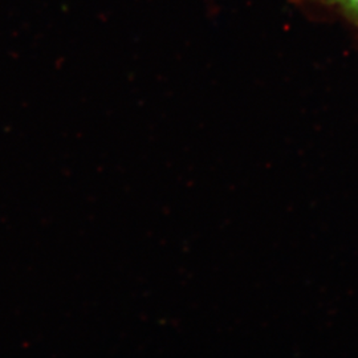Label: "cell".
Returning <instances> with one entry per match:
<instances>
[{"label":"cell","instance_id":"cell-1","mask_svg":"<svg viewBox=\"0 0 358 358\" xmlns=\"http://www.w3.org/2000/svg\"><path fill=\"white\" fill-rule=\"evenodd\" d=\"M334 19H340L358 32V0H301Z\"/></svg>","mask_w":358,"mask_h":358}]
</instances>
